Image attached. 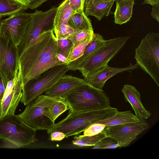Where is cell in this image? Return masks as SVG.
I'll return each mask as SVG.
<instances>
[{"label": "cell", "instance_id": "cell-1", "mask_svg": "<svg viewBox=\"0 0 159 159\" xmlns=\"http://www.w3.org/2000/svg\"><path fill=\"white\" fill-rule=\"evenodd\" d=\"M23 85L52 67L67 64L57 52V39L53 30L46 31L33 40L18 57Z\"/></svg>", "mask_w": 159, "mask_h": 159}, {"label": "cell", "instance_id": "cell-2", "mask_svg": "<svg viewBox=\"0 0 159 159\" xmlns=\"http://www.w3.org/2000/svg\"><path fill=\"white\" fill-rule=\"evenodd\" d=\"M118 111L116 108L109 107L103 109L89 111L69 110L68 115L47 131L49 135L56 131L64 133L66 137L80 134L90 125L104 120Z\"/></svg>", "mask_w": 159, "mask_h": 159}, {"label": "cell", "instance_id": "cell-3", "mask_svg": "<svg viewBox=\"0 0 159 159\" xmlns=\"http://www.w3.org/2000/svg\"><path fill=\"white\" fill-rule=\"evenodd\" d=\"M63 98L70 107L69 110L89 111L100 109L110 106V100L102 90L88 84L79 86Z\"/></svg>", "mask_w": 159, "mask_h": 159}, {"label": "cell", "instance_id": "cell-4", "mask_svg": "<svg viewBox=\"0 0 159 159\" xmlns=\"http://www.w3.org/2000/svg\"><path fill=\"white\" fill-rule=\"evenodd\" d=\"M36 130L15 114L0 118V140L20 147L37 140Z\"/></svg>", "mask_w": 159, "mask_h": 159}, {"label": "cell", "instance_id": "cell-5", "mask_svg": "<svg viewBox=\"0 0 159 159\" xmlns=\"http://www.w3.org/2000/svg\"><path fill=\"white\" fill-rule=\"evenodd\" d=\"M136 64L159 87V33H148L135 49Z\"/></svg>", "mask_w": 159, "mask_h": 159}, {"label": "cell", "instance_id": "cell-6", "mask_svg": "<svg viewBox=\"0 0 159 159\" xmlns=\"http://www.w3.org/2000/svg\"><path fill=\"white\" fill-rule=\"evenodd\" d=\"M129 36H121L105 40L78 68L84 79L108 65L124 46Z\"/></svg>", "mask_w": 159, "mask_h": 159}, {"label": "cell", "instance_id": "cell-7", "mask_svg": "<svg viewBox=\"0 0 159 159\" xmlns=\"http://www.w3.org/2000/svg\"><path fill=\"white\" fill-rule=\"evenodd\" d=\"M69 70L67 64L58 65L29 80L23 85L20 102L26 106L50 89Z\"/></svg>", "mask_w": 159, "mask_h": 159}, {"label": "cell", "instance_id": "cell-8", "mask_svg": "<svg viewBox=\"0 0 159 159\" xmlns=\"http://www.w3.org/2000/svg\"><path fill=\"white\" fill-rule=\"evenodd\" d=\"M58 97L42 95L27 105L18 115L31 127L36 130L50 129L55 124L46 116L48 106Z\"/></svg>", "mask_w": 159, "mask_h": 159}, {"label": "cell", "instance_id": "cell-9", "mask_svg": "<svg viewBox=\"0 0 159 159\" xmlns=\"http://www.w3.org/2000/svg\"><path fill=\"white\" fill-rule=\"evenodd\" d=\"M57 7H53L43 11L36 10L31 13V18L21 42L17 48L18 57L30 43L43 33L54 30V20Z\"/></svg>", "mask_w": 159, "mask_h": 159}, {"label": "cell", "instance_id": "cell-10", "mask_svg": "<svg viewBox=\"0 0 159 159\" xmlns=\"http://www.w3.org/2000/svg\"><path fill=\"white\" fill-rule=\"evenodd\" d=\"M23 86L21 66L18 59L15 77L7 82L3 98L0 101V118L15 114L22 98Z\"/></svg>", "mask_w": 159, "mask_h": 159}, {"label": "cell", "instance_id": "cell-11", "mask_svg": "<svg viewBox=\"0 0 159 159\" xmlns=\"http://www.w3.org/2000/svg\"><path fill=\"white\" fill-rule=\"evenodd\" d=\"M31 18V13H16L0 21V35L10 39L17 48L25 35Z\"/></svg>", "mask_w": 159, "mask_h": 159}, {"label": "cell", "instance_id": "cell-12", "mask_svg": "<svg viewBox=\"0 0 159 159\" xmlns=\"http://www.w3.org/2000/svg\"><path fill=\"white\" fill-rule=\"evenodd\" d=\"M149 127L144 120L106 127L102 131L106 136L111 137L118 143L119 148L128 146L137 136Z\"/></svg>", "mask_w": 159, "mask_h": 159}, {"label": "cell", "instance_id": "cell-13", "mask_svg": "<svg viewBox=\"0 0 159 159\" xmlns=\"http://www.w3.org/2000/svg\"><path fill=\"white\" fill-rule=\"evenodd\" d=\"M18 59L17 48L12 42L0 35V75L7 82L15 77Z\"/></svg>", "mask_w": 159, "mask_h": 159}, {"label": "cell", "instance_id": "cell-14", "mask_svg": "<svg viewBox=\"0 0 159 159\" xmlns=\"http://www.w3.org/2000/svg\"><path fill=\"white\" fill-rule=\"evenodd\" d=\"M138 68L137 64H132L130 63L128 66L124 68L113 67L107 65L84 79L91 86L102 89L107 81L111 77L120 73Z\"/></svg>", "mask_w": 159, "mask_h": 159}, {"label": "cell", "instance_id": "cell-15", "mask_svg": "<svg viewBox=\"0 0 159 159\" xmlns=\"http://www.w3.org/2000/svg\"><path fill=\"white\" fill-rule=\"evenodd\" d=\"M87 84L84 79L65 74L45 92V95L63 98L75 88Z\"/></svg>", "mask_w": 159, "mask_h": 159}, {"label": "cell", "instance_id": "cell-16", "mask_svg": "<svg viewBox=\"0 0 159 159\" xmlns=\"http://www.w3.org/2000/svg\"><path fill=\"white\" fill-rule=\"evenodd\" d=\"M121 90L125 101L130 104L137 118L145 120L150 117L152 114L146 110L143 105L140 93L135 87L125 84L124 85Z\"/></svg>", "mask_w": 159, "mask_h": 159}, {"label": "cell", "instance_id": "cell-17", "mask_svg": "<svg viewBox=\"0 0 159 159\" xmlns=\"http://www.w3.org/2000/svg\"><path fill=\"white\" fill-rule=\"evenodd\" d=\"M105 40L101 34L94 33L91 40L86 46L83 55L78 59L67 64L70 70H77L79 67L100 46Z\"/></svg>", "mask_w": 159, "mask_h": 159}, {"label": "cell", "instance_id": "cell-18", "mask_svg": "<svg viewBox=\"0 0 159 159\" xmlns=\"http://www.w3.org/2000/svg\"><path fill=\"white\" fill-rule=\"evenodd\" d=\"M134 0H121L116 2L114 22L120 25L129 21L132 17Z\"/></svg>", "mask_w": 159, "mask_h": 159}, {"label": "cell", "instance_id": "cell-19", "mask_svg": "<svg viewBox=\"0 0 159 159\" xmlns=\"http://www.w3.org/2000/svg\"><path fill=\"white\" fill-rule=\"evenodd\" d=\"M76 11L70 4L68 0H65L57 7L54 20L53 32L55 33L62 24L67 23L70 18Z\"/></svg>", "mask_w": 159, "mask_h": 159}, {"label": "cell", "instance_id": "cell-20", "mask_svg": "<svg viewBox=\"0 0 159 159\" xmlns=\"http://www.w3.org/2000/svg\"><path fill=\"white\" fill-rule=\"evenodd\" d=\"M140 119L134 115L130 111H118L111 116L96 122L105 125L106 127L138 121Z\"/></svg>", "mask_w": 159, "mask_h": 159}, {"label": "cell", "instance_id": "cell-21", "mask_svg": "<svg viewBox=\"0 0 159 159\" xmlns=\"http://www.w3.org/2000/svg\"><path fill=\"white\" fill-rule=\"evenodd\" d=\"M115 1L112 0L84 8V12L87 16H92L101 20L103 16L113 13L111 10Z\"/></svg>", "mask_w": 159, "mask_h": 159}, {"label": "cell", "instance_id": "cell-22", "mask_svg": "<svg viewBox=\"0 0 159 159\" xmlns=\"http://www.w3.org/2000/svg\"><path fill=\"white\" fill-rule=\"evenodd\" d=\"M70 108L69 105L66 100L59 97L48 106L46 110V116L55 123L58 116Z\"/></svg>", "mask_w": 159, "mask_h": 159}, {"label": "cell", "instance_id": "cell-23", "mask_svg": "<svg viewBox=\"0 0 159 159\" xmlns=\"http://www.w3.org/2000/svg\"><path fill=\"white\" fill-rule=\"evenodd\" d=\"M74 30H93L90 19L84 11L74 14L68 21Z\"/></svg>", "mask_w": 159, "mask_h": 159}, {"label": "cell", "instance_id": "cell-24", "mask_svg": "<svg viewBox=\"0 0 159 159\" xmlns=\"http://www.w3.org/2000/svg\"><path fill=\"white\" fill-rule=\"evenodd\" d=\"M27 9L14 0H0V16L2 18Z\"/></svg>", "mask_w": 159, "mask_h": 159}, {"label": "cell", "instance_id": "cell-25", "mask_svg": "<svg viewBox=\"0 0 159 159\" xmlns=\"http://www.w3.org/2000/svg\"><path fill=\"white\" fill-rule=\"evenodd\" d=\"M105 137V134L102 132L92 136L77 135L74 136L72 142L73 144L80 147L94 146Z\"/></svg>", "mask_w": 159, "mask_h": 159}, {"label": "cell", "instance_id": "cell-26", "mask_svg": "<svg viewBox=\"0 0 159 159\" xmlns=\"http://www.w3.org/2000/svg\"><path fill=\"white\" fill-rule=\"evenodd\" d=\"M73 46L72 41L68 38L57 39V53L59 57L62 56L66 62V60L70 54Z\"/></svg>", "mask_w": 159, "mask_h": 159}, {"label": "cell", "instance_id": "cell-27", "mask_svg": "<svg viewBox=\"0 0 159 159\" xmlns=\"http://www.w3.org/2000/svg\"><path fill=\"white\" fill-rule=\"evenodd\" d=\"M93 36V35L89 37L79 44L73 46L70 54L66 60V62L67 64L78 59L83 55L86 46L91 40Z\"/></svg>", "mask_w": 159, "mask_h": 159}, {"label": "cell", "instance_id": "cell-28", "mask_svg": "<svg viewBox=\"0 0 159 159\" xmlns=\"http://www.w3.org/2000/svg\"><path fill=\"white\" fill-rule=\"evenodd\" d=\"M93 33V30H74V33L68 38L75 46L83 42Z\"/></svg>", "mask_w": 159, "mask_h": 159}, {"label": "cell", "instance_id": "cell-29", "mask_svg": "<svg viewBox=\"0 0 159 159\" xmlns=\"http://www.w3.org/2000/svg\"><path fill=\"white\" fill-rule=\"evenodd\" d=\"M92 148L93 149H115L119 148L117 142L113 139L106 136Z\"/></svg>", "mask_w": 159, "mask_h": 159}, {"label": "cell", "instance_id": "cell-30", "mask_svg": "<svg viewBox=\"0 0 159 159\" xmlns=\"http://www.w3.org/2000/svg\"><path fill=\"white\" fill-rule=\"evenodd\" d=\"M74 29L67 23L61 24L54 33L56 39L68 38L74 32Z\"/></svg>", "mask_w": 159, "mask_h": 159}, {"label": "cell", "instance_id": "cell-31", "mask_svg": "<svg viewBox=\"0 0 159 159\" xmlns=\"http://www.w3.org/2000/svg\"><path fill=\"white\" fill-rule=\"evenodd\" d=\"M106 127L105 125L96 122L88 126L83 131V135L92 136L97 134L103 131Z\"/></svg>", "mask_w": 159, "mask_h": 159}, {"label": "cell", "instance_id": "cell-32", "mask_svg": "<svg viewBox=\"0 0 159 159\" xmlns=\"http://www.w3.org/2000/svg\"><path fill=\"white\" fill-rule=\"evenodd\" d=\"M28 9H34L49 0H14Z\"/></svg>", "mask_w": 159, "mask_h": 159}, {"label": "cell", "instance_id": "cell-33", "mask_svg": "<svg viewBox=\"0 0 159 159\" xmlns=\"http://www.w3.org/2000/svg\"><path fill=\"white\" fill-rule=\"evenodd\" d=\"M71 6L77 12L84 11L85 0H68Z\"/></svg>", "mask_w": 159, "mask_h": 159}, {"label": "cell", "instance_id": "cell-34", "mask_svg": "<svg viewBox=\"0 0 159 159\" xmlns=\"http://www.w3.org/2000/svg\"><path fill=\"white\" fill-rule=\"evenodd\" d=\"M49 140L61 141L66 137L65 134L62 132L56 131L51 133L49 135Z\"/></svg>", "mask_w": 159, "mask_h": 159}, {"label": "cell", "instance_id": "cell-35", "mask_svg": "<svg viewBox=\"0 0 159 159\" xmlns=\"http://www.w3.org/2000/svg\"><path fill=\"white\" fill-rule=\"evenodd\" d=\"M151 16L159 22V2L152 6Z\"/></svg>", "mask_w": 159, "mask_h": 159}, {"label": "cell", "instance_id": "cell-36", "mask_svg": "<svg viewBox=\"0 0 159 159\" xmlns=\"http://www.w3.org/2000/svg\"><path fill=\"white\" fill-rule=\"evenodd\" d=\"M7 82L0 75V101L2 99L5 92Z\"/></svg>", "mask_w": 159, "mask_h": 159}, {"label": "cell", "instance_id": "cell-37", "mask_svg": "<svg viewBox=\"0 0 159 159\" xmlns=\"http://www.w3.org/2000/svg\"><path fill=\"white\" fill-rule=\"evenodd\" d=\"M112 0H85L84 8L95 5L99 3Z\"/></svg>", "mask_w": 159, "mask_h": 159}, {"label": "cell", "instance_id": "cell-38", "mask_svg": "<svg viewBox=\"0 0 159 159\" xmlns=\"http://www.w3.org/2000/svg\"><path fill=\"white\" fill-rule=\"evenodd\" d=\"M159 2V0H145L141 4H148L152 6Z\"/></svg>", "mask_w": 159, "mask_h": 159}, {"label": "cell", "instance_id": "cell-39", "mask_svg": "<svg viewBox=\"0 0 159 159\" xmlns=\"http://www.w3.org/2000/svg\"><path fill=\"white\" fill-rule=\"evenodd\" d=\"M123 0H115V1H116V2H117L119 1ZM134 0L135 1V0Z\"/></svg>", "mask_w": 159, "mask_h": 159}, {"label": "cell", "instance_id": "cell-40", "mask_svg": "<svg viewBox=\"0 0 159 159\" xmlns=\"http://www.w3.org/2000/svg\"><path fill=\"white\" fill-rule=\"evenodd\" d=\"M2 18V17H1L0 16V20H1V19Z\"/></svg>", "mask_w": 159, "mask_h": 159}]
</instances>
